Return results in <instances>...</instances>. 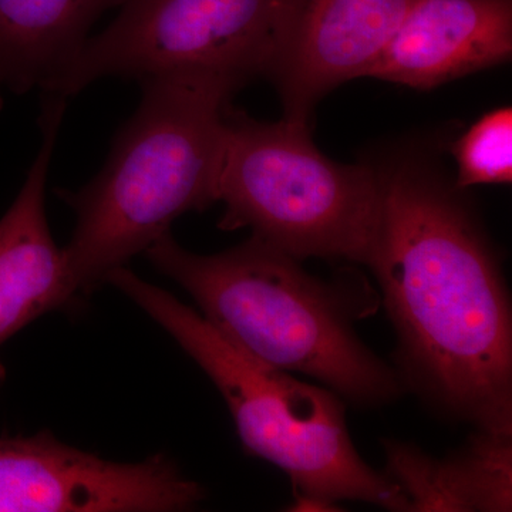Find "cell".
<instances>
[{
	"mask_svg": "<svg viewBox=\"0 0 512 512\" xmlns=\"http://www.w3.org/2000/svg\"><path fill=\"white\" fill-rule=\"evenodd\" d=\"M372 269L397 335L400 379L477 430L512 434V313L471 202L423 154L379 165Z\"/></svg>",
	"mask_w": 512,
	"mask_h": 512,
	"instance_id": "6da1fadb",
	"label": "cell"
},
{
	"mask_svg": "<svg viewBox=\"0 0 512 512\" xmlns=\"http://www.w3.org/2000/svg\"><path fill=\"white\" fill-rule=\"evenodd\" d=\"M134 116L103 170L86 187L60 192L76 214L63 248L76 293L146 252L190 211L217 202L218 171L231 99L244 86L225 74L184 72L141 80Z\"/></svg>",
	"mask_w": 512,
	"mask_h": 512,
	"instance_id": "7a4b0ae2",
	"label": "cell"
},
{
	"mask_svg": "<svg viewBox=\"0 0 512 512\" xmlns=\"http://www.w3.org/2000/svg\"><path fill=\"white\" fill-rule=\"evenodd\" d=\"M146 255L190 293L215 329L259 362L311 377L356 406H383L402 393L399 373L353 328L375 303L357 296L360 286L315 278L299 259L254 235L221 254L198 255L168 232Z\"/></svg>",
	"mask_w": 512,
	"mask_h": 512,
	"instance_id": "3957f363",
	"label": "cell"
},
{
	"mask_svg": "<svg viewBox=\"0 0 512 512\" xmlns=\"http://www.w3.org/2000/svg\"><path fill=\"white\" fill-rule=\"evenodd\" d=\"M107 282L167 330L210 376L234 417L245 451L284 471L296 493L410 511L402 488L357 453L342 397L259 362L201 313L126 266L111 272Z\"/></svg>",
	"mask_w": 512,
	"mask_h": 512,
	"instance_id": "277c9868",
	"label": "cell"
},
{
	"mask_svg": "<svg viewBox=\"0 0 512 512\" xmlns=\"http://www.w3.org/2000/svg\"><path fill=\"white\" fill-rule=\"evenodd\" d=\"M380 191L379 168L323 156L308 123H262L228 111L217 183L224 231L249 228L299 261L367 265Z\"/></svg>",
	"mask_w": 512,
	"mask_h": 512,
	"instance_id": "5b68a950",
	"label": "cell"
},
{
	"mask_svg": "<svg viewBox=\"0 0 512 512\" xmlns=\"http://www.w3.org/2000/svg\"><path fill=\"white\" fill-rule=\"evenodd\" d=\"M293 2L123 0L109 28L89 37L43 94L67 100L104 77L184 72L247 83L268 73Z\"/></svg>",
	"mask_w": 512,
	"mask_h": 512,
	"instance_id": "8992f818",
	"label": "cell"
},
{
	"mask_svg": "<svg viewBox=\"0 0 512 512\" xmlns=\"http://www.w3.org/2000/svg\"><path fill=\"white\" fill-rule=\"evenodd\" d=\"M204 498L163 454L116 463L49 431L0 439V512L188 511Z\"/></svg>",
	"mask_w": 512,
	"mask_h": 512,
	"instance_id": "52a82bcc",
	"label": "cell"
},
{
	"mask_svg": "<svg viewBox=\"0 0 512 512\" xmlns=\"http://www.w3.org/2000/svg\"><path fill=\"white\" fill-rule=\"evenodd\" d=\"M414 0H295L266 76L278 87L284 119L308 123L339 84L366 76Z\"/></svg>",
	"mask_w": 512,
	"mask_h": 512,
	"instance_id": "ba28073f",
	"label": "cell"
},
{
	"mask_svg": "<svg viewBox=\"0 0 512 512\" xmlns=\"http://www.w3.org/2000/svg\"><path fill=\"white\" fill-rule=\"evenodd\" d=\"M511 55V0H414L366 76L429 90Z\"/></svg>",
	"mask_w": 512,
	"mask_h": 512,
	"instance_id": "9c48e42d",
	"label": "cell"
},
{
	"mask_svg": "<svg viewBox=\"0 0 512 512\" xmlns=\"http://www.w3.org/2000/svg\"><path fill=\"white\" fill-rule=\"evenodd\" d=\"M66 101L46 97L43 144L12 207L0 220V348L45 313L72 305L74 292L63 249L45 212V188ZM6 369L0 362V384Z\"/></svg>",
	"mask_w": 512,
	"mask_h": 512,
	"instance_id": "30bf717a",
	"label": "cell"
},
{
	"mask_svg": "<svg viewBox=\"0 0 512 512\" xmlns=\"http://www.w3.org/2000/svg\"><path fill=\"white\" fill-rule=\"evenodd\" d=\"M512 434L477 430L460 453L433 458L387 441V476L402 488L410 511H511Z\"/></svg>",
	"mask_w": 512,
	"mask_h": 512,
	"instance_id": "8fae6325",
	"label": "cell"
},
{
	"mask_svg": "<svg viewBox=\"0 0 512 512\" xmlns=\"http://www.w3.org/2000/svg\"><path fill=\"white\" fill-rule=\"evenodd\" d=\"M123 0H0V109L5 93L49 86L101 13Z\"/></svg>",
	"mask_w": 512,
	"mask_h": 512,
	"instance_id": "7c38bea8",
	"label": "cell"
},
{
	"mask_svg": "<svg viewBox=\"0 0 512 512\" xmlns=\"http://www.w3.org/2000/svg\"><path fill=\"white\" fill-rule=\"evenodd\" d=\"M456 160L454 185L466 191L476 185L510 184L512 180V109L485 113L451 146Z\"/></svg>",
	"mask_w": 512,
	"mask_h": 512,
	"instance_id": "4fadbf2b",
	"label": "cell"
},
{
	"mask_svg": "<svg viewBox=\"0 0 512 512\" xmlns=\"http://www.w3.org/2000/svg\"><path fill=\"white\" fill-rule=\"evenodd\" d=\"M291 511H339L338 503L328 498L296 493L295 501L291 504Z\"/></svg>",
	"mask_w": 512,
	"mask_h": 512,
	"instance_id": "5bb4252c",
	"label": "cell"
}]
</instances>
